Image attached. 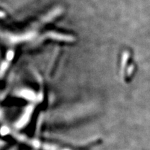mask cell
I'll list each match as a JSON object with an SVG mask.
<instances>
[{"instance_id":"cell-1","label":"cell","mask_w":150,"mask_h":150,"mask_svg":"<svg viewBox=\"0 0 150 150\" xmlns=\"http://www.w3.org/2000/svg\"><path fill=\"white\" fill-rule=\"evenodd\" d=\"M23 141L29 146L38 150H73L69 148H63L56 144L40 142V141L28 138H23Z\"/></svg>"}]
</instances>
